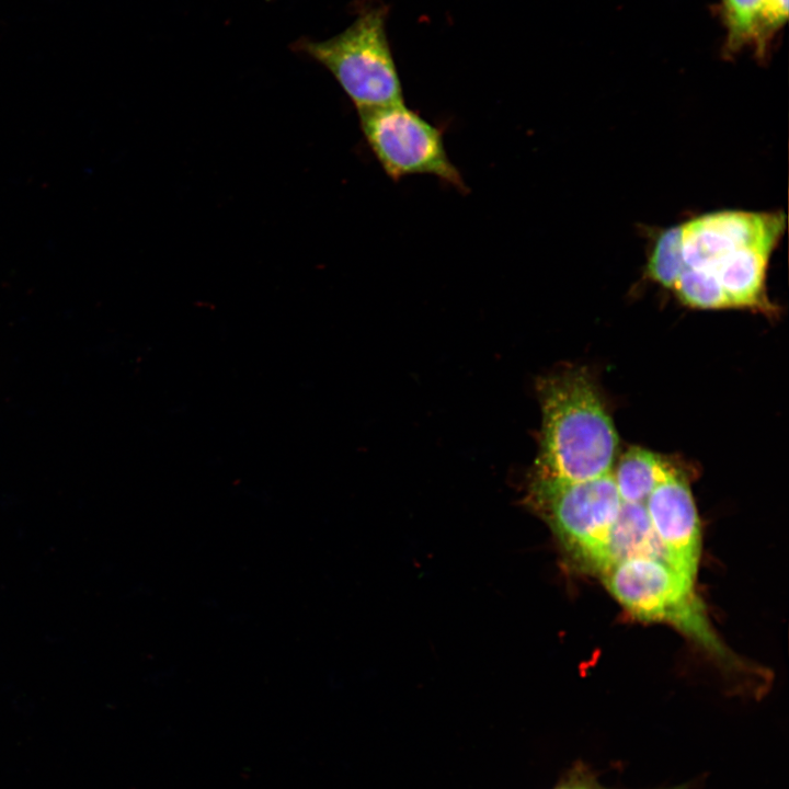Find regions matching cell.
Wrapping results in <instances>:
<instances>
[{
    "mask_svg": "<svg viewBox=\"0 0 789 789\" xmlns=\"http://www.w3.org/2000/svg\"><path fill=\"white\" fill-rule=\"evenodd\" d=\"M542 412L531 474L584 481L613 472L618 436L592 379L570 369L539 379Z\"/></svg>",
    "mask_w": 789,
    "mask_h": 789,
    "instance_id": "obj_1",
    "label": "cell"
},
{
    "mask_svg": "<svg viewBox=\"0 0 789 789\" xmlns=\"http://www.w3.org/2000/svg\"><path fill=\"white\" fill-rule=\"evenodd\" d=\"M525 501L551 528L572 563L599 573L621 505L611 473L584 481L531 474Z\"/></svg>",
    "mask_w": 789,
    "mask_h": 789,
    "instance_id": "obj_2",
    "label": "cell"
},
{
    "mask_svg": "<svg viewBox=\"0 0 789 789\" xmlns=\"http://www.w3.org/2000/svg\"><path fill=\"white\" fill-rule=\"evenodd\" d=\"M387 14L385 4L368 5L342 33L304 44L305 50L333 75L357 112L404 102L387 37Z\"/></svg>",
    "mask_w": 789,
    "mask_h": 789,
    "instance_id": "obj_3",
    "label": "cell"
},
{
    "mask_svg": "<svg viewBox=\"0 0 789 789\" xmlns=\"http://www.w3.org/2000/svg\"><path fill=\"white\" fill-rule=\"evenodd\" d=\"M358 115L369 150L392 181L426 174L460 193L468 192L461 173L448 157L443 128L404 102L361 111Z\"/></svg>",
    "mask_w": 789,
    "mask_h": 789,
    "instance_id": "obj_4",
    "label": "cell"
},
{
    "mask_svg": "<svg viewBox=\"0 0 789 789\" xmlns=\"http://www.w3.org/2000/svg\"><path fill=\"white\" fill-rule=\"evenodd\" d=\"M608 591L633 616L647 621L673 622L707 643H713L694 578L652 558H629L599 573Z\"/></svg>",
    "mask_w": 789,
    "mask_h": 789,
    "instance_id": "obj_5",
    "label": "cell"
},
{
    "mask_svg": "<svg viewBox=\"0 0 789 789\" xmlns=\"http://www.w3.org/2000/svg\"><path fill=\"white\" fill-rule=\"evenodd\" d=\"M782 213L723 210L682 224L684 266L708 270L721 256L745 247L775 248L782 236Z\"/></svg>",
    "mask_w": 789,
    "mask_h": 789,
    "instance_id": "obj_6",
    "label": "cell"
},
{
    "mask_svg": "<svg viewBox=\"0 0 789 789\" xmlns=\"http://www.w3.org/2000/svg\"><path fill=\"white\" fill-rule=\"evenodd\" d=\"M645 508L668 563L695 579L700 557V524L685 477L671 467L649 495Z\"/></svg>",
    "mask_w": 789,
    "mask_h": 789,
    "instance_id": "obj_7",
    "label": "cell"
},
{
    "mask_svg": "<svg viewBox=\"0 0 789 789\" xmlns=\"http://www.w3.org/2000/svg\"><path fill=\"white\" fill-rule=\"evenodd\" d=\"M774 248L752 245L734 250L717 260L708 270L729 297L732 307L771 311L765 277Z\"/></svg>",
    "mask_w": 789,
    "mask_h": 789,
    "instance_id": "obj_8",
    "label": "cell"
},
{
    "mask_svg": "<svg viewBox=\"0 0 789 789\" xmlns=\"http://www.w3.org/2000/svg\"><path fill=\"white\" fill-rule=\"evenodd\" d=\"M638 557L668 563L666 551L655 535L645 504L621 502L609 533L599 573L616 562Z\"/></svg>",
    "mask_w": 789,
    "mask_h": 789,
    "instance_id": "obj_9",
    "label": "cell"
},
{
    "mask_svg": "<svg viewBox=\"0 0 789 789\" xmlns=\"http://www.w3.org/2000/svg\"><path fill=\"white\" fill-rule=\"evenodd\" d=\"M670 468L661 457L649 450L638 447L628 449L611 472L621 502L645 504Z\"/></svg>",
    "mask_w": 789,
    "mask_h": 789,
    "instance_id": "obj_10",
    "label": "cell"
},
{
    "mask_svg": "<svg viewBox=\"0 0 789 789\" xmlns=\"http://www.w3.org/2000/svg\"><path fill=\"white\" fill-rule=\"evenodd\" d=\"M720 15L725 28L723 53L735 55L745 47L758 49L763 0H721Z\"/></svg>",
    "mask_w": 789,
    "mask_h": 789,
    "instance_id": "obj_11",
    "label": "cell"
},
{
    "mask_svg": "<svg viewBox=\"0 0 789 789\" xmlns=\"http://www.w3.org/2000/svg\"><path fill=\"white\" fill-rule=\"evenodd\" d=\"M683 268L682 225H677L656 237L649 253L647 274L661 286L673 289Z\"/></svg>",
    "mask_w": 789,
    "mask_h": 789,
    "instance_id": "obj_12",
    "label": "cell"
},
{
    "mask_svg": "<svg viewBox=\"0 0 789 789\" xmlns=\"http://www.w3.org/2000/svg\"><path fill=\"white\" fill-rule=\"evenodd\" d=\"M673 289L683 304L700 309L731 308L717 277L707 271L684 266Z\"/></svg>",
    "mask_w": 789,
    "mask_h": 789,
    "instance_id": "obj_13",
    "label": "cell"
},
{
    "mask_svg": "<svg viewBox=\"0 0 789 789\" xmlns=\"http://www.w3.org/2000/svg\"><path fill=\"white\" fill-rule=\"evenodd\" d=\"M788 19V0H763L761 39L756 55L764 58L773 37Z\"/></svg>",
    "mask_w": 789,
    "mask_h": 789,
    "instance_id": "obj_14",
    "label": "cell"
},
{
    "mask_svg": "<svg viewBox=\"0 0 789 789\" xmlns=\"http://www.w3.org/2000/svg\"><path fill=\"white\" fill-rule=\"evenodd\" d=\"M551 789H616L605 786L590 765L574 763Z\"/></svg>",
    "mask_w": 789,
    "mask_h": 789,
    "instance_id": "obj_15",
    "label": "cell"
}]
</instances>
